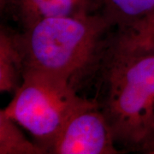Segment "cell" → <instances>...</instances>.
<instances>
[{"label": "cell", "instance_id": "52a82bcc", "mask_svg": "<svg viewBox=\"0 0 154 154\" xmlns=\"http://www.w3.org/2000/svg\"><path fill=\"white\" fill-rule=\"evenodd\" d=\"M109 47L124 53L154 56V11L131 27L116 30Z\"/></svg>", "mask_w": 154, "mask_h": 154}, {"label": "cell", "instance_id": "3957f363", "mask_svg": "<svg viewBox=\"0 0 154 154\" xmlns=\"http://www.w3.org/2000/svg\"><path fill=\"white\" fill-rule=\"evenodd\" d=\"M70 83L34 71L23 73L22 84L3 112L28 130L48 153L67 122L79 110L97 104L77 94Z\"/></svg>", "mask_w": 154, "mask_h": 154}, {"label": "cell", "instance_id": "277c9868", "mask_svg": "<svg viewBox=\"0 0 154 154\" xmlns=\"http://www.w3.org/2000/svg\"><path fill=\"white\" fill-rule=\"evenodd\" d=\"M48 153L116 154L121 151L97 103L72 116L51 144Z\"/></svg>", "mask_w": 154, "mask_h": 154}, {"label": "cell", "instance_id": "8992f818", "mask_svg": "<svg viewBox=\"0 0 154 154\" xmlns=\"http://www.w3.org/2000/svg\"><path fill=\"white\" fill-rule=\"evenodd\" d=\"M24 60L20 34L11 28L0 29V92L15 93L22 84Z\"/></svg>", "mask_w": 154, "mask_h": 154}, {"label": "cell", "instance_id": "ba28073f", "mask_svg": "<svg viewBox=\"0 0 154 154\" xmlns=\"http://www.w3.org/2000/svg\"><path fill=\"white\" fill-rule=\"evenodd\" d=\"M154 11V0H101L100 13L116 30L129 28Z\"/></svg>", "mask_w": 154, "mask_h": 154}, {"label": "cell", "instance_id": "5b68a950", "mask_svg": "<svg viewBox=\"0 0 154 154\" xmlns=\"http://www.w3.org/2000/svg\"><path fill=\"white\" fill-rule=\"evenodd\" d=\"M0 7L23 30L46 18L99 14L101 0H0Z\"/></svg>", "mask_w": 154, "mask_h": 154}, {"label": "cell", "instance_id": "9c48e42d", "mask_svg": "<svg viewBox=\"0 0 154 154\" xmlns=\"http://www.w3.org/2000/svg\"><path fill=\"white\" fill-rule=\"evenodd\" d=\"M11 117L0 110V154H44L46 151L31 142Z\"/></svg>", "mask_w": 154, "mask_h": 154}, {"label": "cell", "instance_id": "6da1fadb", "mask_svg": "<svg viewBox=\"0 0 154 154\" xmlns=\"http://www.w3.org/2000/svg\"><path fill=\"white\" fill-rule=\"evenodd\" d=\"M112 28L101 13L36 22L19 32L24 72L58 78L78 90L87 78L99 71Z\"/></svg>", "mask_w": 154, "mask_h": 154}, {"label": "cell", "instance_id": "7a4b0ae2", "mask_svg": "<svg viewBox=\"0 0 154 154\" xmlns=\"http://www.w3.org/2000/svg\"><path fill=\"white\" fill-rule=\"evenodd\" d=\"M95 99L116 145L140 151L154 134V56L124 53L108 45Z\"/></svg>", "mask_w": 154, "mask_h": 154}, {"label": "cell", "instance_id": "30bf717a", "mask_svg": "<svg viewBox=\"0 0 154 154\" xmlns=\"http://www.w3.org/2000/svg\"><path fill=\"white\" fill-rule=\"evenodd\" d=\"M140 152L148 154H154V134L145 142Z\"/></svg>", "mask_w": 154, "mask_h": 154}]
</instances>
